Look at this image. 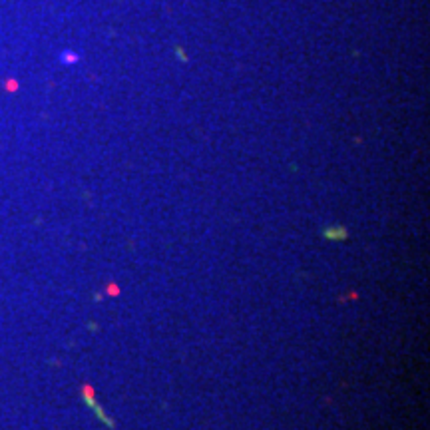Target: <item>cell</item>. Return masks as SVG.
<instances>
[{"instance_id":"obj_1","label":"cell","mask_w":430,"mask_h":430,"mask_svg":"<svg viewBox=\"0 0 430 430\" xmlns=\"http://www.w3.org/2000/svg\"><path fill=\"white\" fill-rule=\"evenodd\" d=\"M62 60H64L66 64H74V62H78V54H74V52H64V54H62Z\"/></svg>"}]
</instances>
